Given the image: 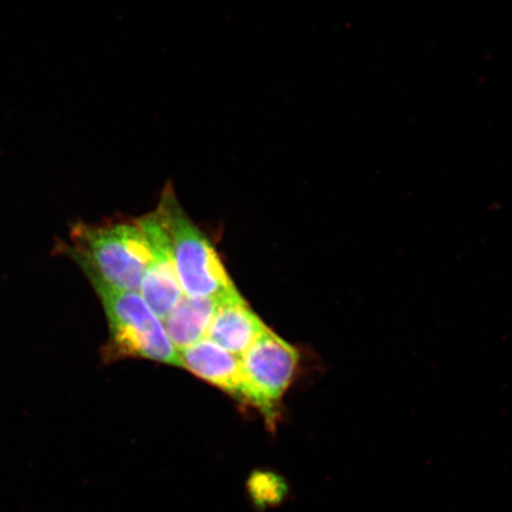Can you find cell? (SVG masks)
I'll return each mask as SVG.
<instances>
[{"label":"cell","mask_w":512,"mask_h":512,"mask_svg":"<svg viewBox=\"0 0 512 512\" xmlns=\"http://www.w3.org/2000/svg\"><path fill=\"white\" fill-rule=\"evenodd\" d=\"M267 329L240 294L223 300L206 338L240 358Z\"/></svg>","instance_id":"obj_7"},{"label":"cell","mask_w":512,"mask_h":512,"mask_svg":"<svg viewBox=\"0 0 512 512\" xmlns=\"http://www.w3.org/2000/svg\"><path fill=\"white\" fill-rule=\"evenodd\" d=\"M247 382L246 406L258 411L268 430L281 419V401L299 373L302 354L270 328L240 357Z\"/></svg>","instance_id":"obj_4"},{"label":"cell","mask_w":512,"mask_h":512,"mask_svg":"<svg viewBox=\"0 0 512 512\" xmlns=\"http://www.w3.org/2000/svg\"><path fill=\"white\" fill-rule=\"evenodd\" d=\"M63 249L86 277L123 291L139 292L151 260L149 242L136 219L78 223Z\"/></svg>","instance_id":"obj_1"},{"label":"cell","mask_w":512,"mask_h":512,"mask_svg":"<svg viewBox=\"0 0 512 512\" xmlns=\"http://www.w3.org/2000/svg\"><path fill=\"white\" fill-rule=\"evenodd\" d=\"M159 206L168 219L179 285L191 298L239 296L233 280L208 236L196 226L178 203L172 183L166 184Z\"/></svg>","instance_id":"obj_3"},{"label":"cell","mask_w":512,"mask_h":512,"mask_svg":"<svg viewBox=\"0 0 512 512\" xmlns=\"http://www.w3.org/2000/svg\"><path fill=\"white\" fill-rule=\"evenodd\" d=\"M226 299L229 298H191L183 296L179 299L174 309L163 319L166 335H168L178 352L207 337L209 326L213 322L216 311L223 300Z\"/></svg>","instance_id":"obj_8"},{"label":"cell","mask_w":512,"mask_h":512,"mask_svg":"<svg viewBox=\"0 0 512 512\" xmlns=\"http://www.w3.org/2000/svg\"><path fill=\"white\" fill-rule=\"evenodd\" d=\"M183 369L246 405L247 382L238 356L208 338L179 351Z\"/></svg>","instance_id":"obj_6"},{"label":"cell","mask_w":512,"mask_h":512,"mask_svg":"<svg viewBox=\"0 0 512 512\" xmlns=\"http://www.w3.org/2000/svg\"><path fill=\"white\" fill-rule=\"evenodd\" d=\"M104 307L108 323L105 361L143 358L183 369L179 352L166 335L163 320L139 292L123 291L87 277Z\"/></svg>","instance_id":"obj_2"},{"label":"cell","mask_w":512,"mask_h":512,"mask_svg":"<svg viewBox=\"0 0 512 512\" xmlns=\"http://www.w3.org/2000/svg\"><path fill=\"white\" fill-rule=\"evenodd\" d=\"M136 220L151 251L150 264L146 268L139 293L152 311L163 320L183 297L169 222L159 204L156 210Z\"/></svg>","instance_id":"obj_5"}]
</instances>
